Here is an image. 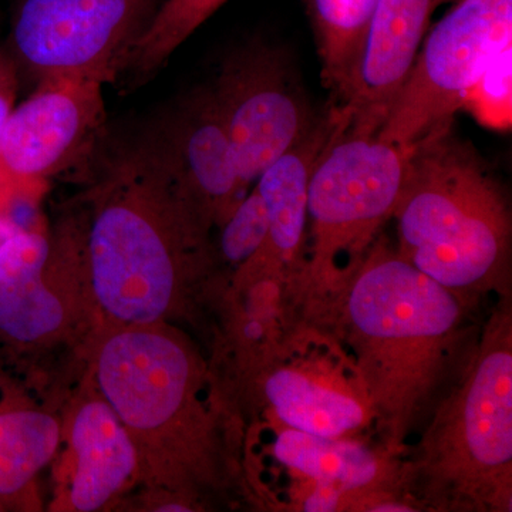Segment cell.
<instances>
[{
    "label": "cell",
    "instance_id": "6da1fadb",
    "mask_svg": "<svg viewBox=\"0 0 512 512\" xmlns=\"http://www.w3.org/2000/svg\"><path fill=\"white\" fill-rule=\"evenodd\" d=\"M79 171L93 301L114 326L168 323L220 264L211 215L146 124L109 130Z\"/></svg>",
    "mask_w": 512,
    "mask_h": 512
},
{
    "label": "cell",
    "instance_id": "7a4b0ae2",
    "mask_svg": "<svg viewBox=\"0 0 512 512\" xmlns=\"http://www.w3.org/2000/svg\"><path fill=\"white\" fill-rule=\"evenodd\" d=\"M470 308L380 235L319 319L352 356L373 430L397 456L446 376Z\"/></svg>",
    "mask_w": 512,
    "mask_h": 512
},
{
    "label": "cell",
    "instance_id": "3957f363",
    "mask_svg": "<svg viewBox=\"0 0 512 512\" xmlns=\"http://www.w3.org/2000/svg\"><path fill=\"white\" fill-rule=\"evenodd\" d=\"M94 375L137 448L140 476L187 501L224 484L231 416L207 363L180 330L113 326L97 348Z\"/></svg>",
    "mask_w": 512,
    "mask_h": 512
},
{
    "label": "cell",
    "instance_id": "277c9868",
    "mask_svg": "<svg viewBox=\"0 0 512 512\" xmlns=\"http://www.w3.org/2000/svg\"><path fill=\"white\" fill-rule=\"evenodd\" d=\"M451 124L410 148L393 212L396 252L468 306L510 293L511 212L503 191Z\"/></svg>",
    "mask_w": 512,
    "mask_h": 512
},
{
    "label": "cell",
    "instance_id": "5b68a950",
    "mask_svg": "<svg viewBox=\"0 0 512 512\" xmlns=\"http://www.w3.org/2000/svg\"><path fill=\"white\" fill-rule=\"evenodd\" d=\"M404 471L423 511H512L511 293L500 295Z\"/></svg>",
    "mask_w": 512,
    "mask_h": 512
},
{
    "label": "cell",
    "instance_id": "8992f818",
    "mask_svg": "<svg viewBox=\"0 0 512 512\" xmlns=\"http://www.w3.org/2000/svg\"><path fill=\"white\" fill-rule=\"evenodd\" d=\"M333 121L309 183L302 292L312 319L322 318L392 220L410 154L379 133Z\"/></svg>",
    "mask_w": 512,
    "mask_h": 512
},
{
    "label": "cell",
    "instance_id": "52a82bcc",
    "mask_svg": "<svg viewBox=\"0 0 512 512\" xmlns=\"http://www.w3.org/2000/svg\"><path fill=\"white\" fill-rule=\"evenodd\" d=\"M248 370L269 423L333 439L375 429L359 370L325 323L299 319L251 357Z\"/></svg>",
    "mask_w": 512,
    "mask_h": 512
},
{
    "label": "cell",
    "instance_id": "ba28073f",
    "mask_svg": "<svg viewBox=\"0 0 512 512\" xmlns=\"http://www.w3.org/2000/svg\"><path fill=\"white\" fill-rule=\"evenodd\" d=\"M511 37L512 0H461L424 37L379 137L410 150L451 124Z\"/></svg>",
    "mask_w": 512,
    "mask_h": 512
},
{
    "label": "cell",
    "instance_id": "9c48e42d",
    "mask_svg": "<svg viewBox=\"0 0 512 512\" xmlns=\"http://www.w3.org/2000/svg\"><path fill=\"white\" fill-rule=\"evenodd\" d=\"M163 0H16L9 53L36 82L82 76L113 83Z\"/></svg>",
    "mask_w": 512,
    "mask_h": 512
},
{
    "label": "cell",
    "instance_id": "30bf717a",
    "mask_svg": "<svg viewBox=\"0 0 512 512\" xmlns=\"http://www.w3.org/2000/svg\"><path fill=\"white\" fill-rule=\"evenodd\" d=\"M208 86L227 124L247 190L318 121L288 53L264 39L232 47Z\"/></svg>",
    "mask_w": 512,
    "mask_h": 512
},
{
    "label": "cell",
    "instance_id": "8fae6325",
    "mask_svg": "<svg viewBox=\"0 0 512 512\" xmlns=\"http://www.w3.org/2000/svg\"><path fill=\"white\" fill-rule=\"evenodd\" d=\"M90 288L87 212L53 231L37 221L0 241V343L35 348L72 322V291Z\"/></svg>",
    "mask_w": 512,
    "mask_h": 512
},
{
    "label": "cell",
    "instance_id": "7c38bea8",
    "mask_svg": "<svg viewBox=\"0 0 512 512\" xmlns=\"http://www.w3.org/2000/svg\"><path fill=\"white\" fill-rule=\"evenodd\" d=\"M103 86L82 76L39 80L3 127L0 177L30 185L87 163L109 133Z\"/></svg>",
    "mask_w": 512,
    "mask_h": 512
},
{
    "label": "cell",
    "instance_id": "4fadbf2b",
    "mask_svg": "<svg viewBox=\"0 0 512 512\" xmlns=\"http://www.w3.org/2000/svg\"><path fill=\"white\" fill-rule=\"evenodd\" d=\"M264 427L271 431L269 460L288 480L285 510L298 511L303 498L315 491L338 495L342 511H367L370 504L389 495L413 500L407 491L404 456L380 443L316 436L269 421Z\"/></svg>",
    "mask_w": 512,
    "mask_h": 512
},
{
    "label": "cell",
    "instance_id": "5bb4252c",
    "mask_svg": "<svg viewBox=\"0 0 512 512\" xmlns=\"http://www.w3.org/2000/svg\"><path fill=\"white\" fill-rule=\"evenodd\" d=\"M437 0H377L345 89L330 113L346 127L379 133L429 30Z\"/></svg>",
    "mask_w": 512,
    "mask_h": 512
},
{
    "label": "cell",
    "instance_id": "9a60e30c",
    "mask_svg": "<svg viewBox=\"0 0 512 512\" xmlns=\"http://www.w3.org/2000/svg\"><path fill=\"white\" fill-rule=\"evenodd\" d=\"M192 194L220 227L249 190L239 174L227 124L208 84L192 87L146 123Z\"/></svg>",
    "mask_w": 512,
    "mask_h": 512
},
{
    "label": "cell",
    "instance_id": "2e32d148",
    "mask_svg": "<svg viewBox=\"0 0 512 512\" xmlns=\"http://www.w3.org/2000/svg\"><path fill=\"white\" fill-rule=\"evenodd\" d=\"M335 121L330 111L308 136L269 165L254 184L268 215L264 247L256 252L279 268L301 275L308 244V197L312 171L328 143Z\"/></svg>",
    "mask_w": 512,
    "mask_h": 512
},
{
    "label": "cell",
    "instance_id": "e0dca14e",
    "mask_svg": "<svg viewBox=\"0 0 512 512\" xmlns=\"http://www.w3.org/2000/svg\"><path fill=\"white\" fill-rule=\"evenodd\" d=\"M70 443L76 461L69 491L73 511H99L131 481L140 478L137 448L119 416L100 394L77 407Z\"/></svg>",
    "mask_w": 512,
    "mask_h": 512
},
{
    "label": "cell",
    "instance_id": "ac0fdd59",
    "mask_svg": "<svg viewBox=\"0 0 512 512\" xmlns=\"http://www.w3.org/2000/svg\"><path fill=\"white\" fill-rule=\"evenodd\" d=\"M59 443L55 417L8 400L0 402V501L12 503L23 497L55 457Z\"/></svg>",
    "mask_w": 512,
    "mask_h": 512
},
{
    "label": "cell",
    "instance_id": "d6986e66",
    "mask_svg": "<svg viewBox=\"0 0 512 512\" xmlns=\"http://www.w3.org/2000/svg\"><path fill=\"white\" fill-rule=\"evenodd\" d=\"M376 3L377 0H306L318 45L322 82L335 100L355 67Z\"/></svg>",
    "mask_w": 512,
    "mask_h": 512
},
{
    "label": "cell",
    "instance_id": "ffe728a7",
    "mask_svg": "<svg viewBox=\"0 0 512 512\" xmlns=\"http://www.w3.org/2000/svg\"><path fill=\"white\" fill-rule=\"evenodd\" d=\"M227 2L163 0L150 25L128 55L121 77H130L133 83L150 79L188 37Z\"/></svg>",
    "mask_w": 512,
    "mask_h": 512
},
{
    "label": "cell",
    "instance_id": "44dd1931",
    "mask_svg": "<svg viewBox=\"0 0 512 512\" xmlns=\"http://www.w3.org/2000/svg\"><path fill=\"white\" fill-rule=\"evenodd\" d=\"M218 229L220 239L215 244L218 262L231 268L238 269L264 247L269 231L268 215L255 185Z\"/></svg>",
    "mask_w": 512,
    "mask_h": 512
},
{
    "label": "cell",
    "instance_id": "7402d4cb",
    "mask_svg": "<svg viewBox=\"0 0 512 512\" xmlns=\"http://www.w3.org/2000/svg\"><path fill=\"white\" fill-rule=\"evenodd\" d=\"M464 107L485 126L510 127L511 46L505 47L485 69Z\"/></svg>",
    "mask_w": 512,
    "mask_h": 512
},
{
    "label": "cell",
    "instance_id": "603a6c76",
    "mask_svg": "<svg viewBox=\"0 0 512 512\" xmlns=\"http://www.w3.org/2000/svg\"><path fill=\"white\" fill-rule=\"evenodd\" d=\"M19 69L6 47L0 46V136L15 107L19 89Z\"/></svg>",
    "mask_w": 512,
    "mask_h": 512
},
{
    "label": "cell",
    "instance_id": "cb8c5ba5",
    "mask_svg": "<svg viewBox=\"0 0 512 512\" xmlns=\"http://www.w3.org/2000/svg\"><path fill=\"white\" fill-rule=\"evenodd\" d=\"M13 207L8 198L0 192V241L10 234L13 229L19 228L12 220Z\"/></svg>",
    "mask_w": 512,
    "mask_h": 512
}]
</instances>
